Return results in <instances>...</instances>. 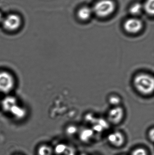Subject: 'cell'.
I'll return each instance as SVG.
<instances>
[{"label": "cell", "instance_id": "obj_14", "mask_svg": "<svg viewBox=\"0 0 154 155\" xmlns=\"http://www.w3.org/2000/svg\"><path fill=\"white\" fill-rule=\"evenodd\" d=\"M68 145L64 143L58 144L55 147L54 152L57 155H62L68 148Z\"/></svg>", "mask_w": 154, "mask_h": 155}, {"label": "cell", "instance_id": "obj_4", "mask_svg": "<svg viewBox=\"0 0 154 155\" xmlns=\"http://www.w3.org/2000/svg\"><path fill=\"white\" fill-rule=\"evenodd\" d=\"M15 85V79L11 74L6 71H0V92H11Z\"/></svg>", "mask_w": 154, "mask_h": 155}, {"label": "cell", "instance_id": "obj_11", "mask_svg": "<svg viewBox=\"0 0 154 155\" xmlns=\"http://www.w3.org/2000/svg\"><path fill=\"white\" fill-rule=\"evenodd\" d=\"M143 6L140 3L134 4L130 8V12L133 15H138L142 12Z\"/></svg>", "mask_w": 154, "mask_h": 155}, {"label": "cell", "instance_id": "obj_21", "mask_svg": "<svg viewBox=\"0 0 154 155\" xmlns=\"http://www.w3.org/2000/svg\"><path fill=\"white\" fill-rule=\"evenodd\" d=\"M80 155H87L86 154L84 153H81V154H80Z\"/></svg>", "mask_w": 154, "mask_h": 155}, {"label": "cell", "instance_id": "obj_6", "mask_svg": "<svg viewBox=\"0 0 154 155\" xmlns=\"http://www.w3.org/2000/svg\"><path fill=\"white\" fill-rule=\"evenodd\" d=\"M124 115V111L123 107L120 106L113 107L108 114V121L114 124H119L123 120Z\"/></svg>", "mask_w": 154, "mask_h": 155}, {"label": "cell", "instance_id": "obj_18", "mask_svg": "<svg viewBox=\"0 0 154 155\" xmlns=\"http://www.w3.org/2000/svg\"><path fill=\"white\" fill-rule=\"evenodd\" d=\"M62 155H76V151L73 147L68 146V148Z\"/></svg>", "mask_w": 154, "mask_h": 155}, {"label": "cell", "instance_id": "obj_1", "mask_svg": "<svg viewBox=\"0 0 154 155\" xmlns=\"http://www.w3.org/2000/svg\"><path fill=\"white\" fill-rule=\"evenodd\" d=\"M133 84L137 91L142 94L149 95L153 93L154 78L149 74H138L135 76Z\"/></svg>", "mask_w": 154, "mask_h": 155}, {"label": "cell", "instance_id": "obj_2", "mask_svg": "<svg viewBox=\"0 0 154 155\" xmlns=\"http://www.w3.org/2000/svg\"><path fill=\"white\" fill-rule=\"evenodd\" d=\"M2 106L5 112L18 119L23 118L26 114L25 109L19 105L17 99L14 97L9 96L5 97L2 102Z\"/></svg>", "mask_w": 154, "mask_h": 155}, {"label": "cell", "instance_id": "obj_3", "mask_svg": "<svg viewBox=\"0 0 154 155\" xmlns=\"http://www.w3.org/2000/svg\"><path fill=\"white\" fill-rule=\"evenodd\" d=\"M115 3L112 0H100L96 3L92 9L93 12L99 17H106L115 11Z\"/></svg>", "mask_w": 154, "mask_h": 155}, {"label": "cell", "instance_id": "obj_17", "mask_svg": "<svg viewBox=\"0 0 154 155\" xmlns=\"http://www.w3.org/2000/svg\"><path fill=\"white\" fill-rule=\"evenodd\" d=\"M77 128L74 125H71L68 127L66 129V133L69 135H73L77 133Z\"/></svg>", "mask_w": 154, "mask_h": 155}, {"label": "cell", "instance_id": "obj_19", "mask_svg": "<svg viewBox=\"0 0 154 155\" xmlns=\"http://www.w3.org/2000/svg\"><path fill=\"white\" fill-rule=\"evenodd\" d=\"M148 136H149V137L150 138V140L152 142H153L154 139V130L153 128H152L149 131Z\"/></svg>", "mask_w": 154, "mask_h": 155}, {"label": "cell", "instance_id": "obj_16", "mask_svg": "<svg viewBox=\"0 0 154 155\" xmlns=\"http://www.w3.org/2000/svg\"><path fill=\"white\" fill-rule=\"evenodd\" d=\"M131 155H148L147 151L143 147H138L133 151Z\"/></svg>", "mask_w": 154, "mask_h": 155}, {"label": "cell", "instance_id": "obj_13", "mask_svg": "<svg viewBox=\"0 0 154 155\" xmlns=\"http://www.w3.org/2000/svg\"><path fill=\"white\" fill-rule=\"evenodd\" d=\"M38 153L39 155H52V150L48 146L43 145L39 148Z\"/></svg>", "mask_w": 154, "mask_h": 155}, {"label": "cell", "instance_id": "obj_12", "mask_svg": "<svg viewBox=\"0 0 154 155\" xmlns=\"http://www.w3.org/2000/svg\"><path fill=\"white\" fill-rule=\"evenodd\" d=\"M143 7L147 13L153 15L154 13V0H147Z\"/></svg>", "mask_w": 154, "mask_h": 155}, {"label": "cell", "instance_id": "obj_9", "mask_svg": "<svg viewBox=\"0 0 154 155\" xmlns=\"http://www.w3.org/2000/svg\"><path fill=\"white\" fill-rule=\"evenodd\" d=\"M94 131L89 128H85L82 130L80 134L79 137L80 141L83 143H86L90 141L93 136Z\"/></svg>", "mask_w": 154, "mask_h": 155}, {"label": "cell", "instance_id": "obj_7", "mask_svg": "<svg viewBox=\"0 0 154 155\" xmlns=\"http://www.w3.org/2000/svg\"><path fill=\"white\" fill-rule=\"evenodd\" d=\"M143 27L142 21L137 18H132L127 19L124 24L125 30L130 34L139 32Z\"/></svg>", "mask_w": 154, "mask_h": 155}, {"label": "cell", "instance_id": "obj_20", "mask_svg": "<svg viewBox=\"0 0 154 155\" xmlns=\"http://www.w3.org/2000/svg\"><path fill=\"white\" fill-rule=\"evenodd\" d=\"M4 17H3L2 15L0 12V23H2Z\"/></svg>", "mask_w": 154, "mask_h": 155}, {"label": "cell", "instance_id": "obj_15", "mask_svg": "<svg viewBox=\"0 0 154 155\" xmlns=\"http://www.w3.org/2000/svg\"><path fill=\"white\" fill-rule=\"evenodd\" d=\"M108 102L114 107L118 106L121 102V98L117 95H112L108 98Z\"/></svg>", "mask_w": 154, "mask_h": 155}, {"label": "cell", "instance_id": "obj_5", "mask_svg": "<svg viewBox=\"0 0 154 155\" xmlns=\"http://www.w3.org/2000/svg\"><path fill=\"white\" fill-rule=\"evenodd\" d=\"M2 24L5 30L12 31L20 28L21 24V20L19 15L12 14L4 17Z\"/></svg>", "mask_w": 154, "mask_h": 155}, {"label": "cell", "instance_id": "obj_8", "mask_svg": "<svg viewBox=\"0 0 154 155\" xmlns=\"http://www.w3.org/2000/svg\"><path fill=\"white\" fill-rule=\"evenodd\" d=\"M108 141L116 147L122 146L125 142L124 135L119 132H115L109 134L107 137Z\"/></svg>", "mask_w": 154, "mask_h": 155}, {"label": "cell", "instance_id": "obj_10", "mask_svg": "<svg viewBox=\"0 0 154 155\" xmlns=\"http://www.w3.org/2000/svg\"><path fill=\"white\" fill-rule=\"evenodd\" d=\"M93 13L92 8L88 6H84L79 10L78 16L81 20H86L91 16Z\"/></svg>", "mask_w": 154, "mask_h": 155}]
</instances>
